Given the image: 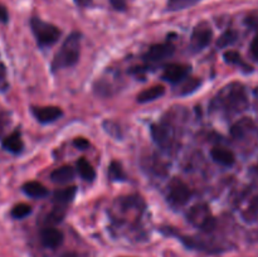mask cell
Returning a JSON list of instances; mask_svg holds the SVG:
<instances>
[{
	"instance_id": "ba28073f",
	"label": "cell",
	"mask_w": 258,
	"mask_h": 257,
	"mask_svg": "<svg viewBox=\"0 0 258 257\" xmlns=\"http://www.w3.org/2000/svg\"><path fill=\"white\" fill-rule=\"evenodd\" d=\"M33 115L40 123H50L58 120L63 112L59 107L55 106H45V107H33Z\"/></svg>"
},
{
	"instance_id": "3957f363",
	"label": "cell",
	"mask_w": 258,
	"mask_h": 257,
	"mask_svg": "<svg viewBox=\"0 0 258 257\" xmlns=\"http://www.w3.org/2000/svg\"><path fill=\"white\" fill-rule=\"evenodd\" d=\"M30 27H32L37 43L40 47H48V45L54 44L60 37V30L55 25L49 24L39 18H33L30 20Z\"/></svg>"
},
{
	"instance_id": "ac0fdd59",
	"label": "cell",
	"mask_w": 258,
	"mask_h": 257,
	"mask_svg": "<svg viewBox=\"0 0 258 257\" xmlns=\"http://www.w3.org/2000/svg\"><path fill=\"white\" fill-rule=\"evenodd\" d=\"M76 191H77V188H76V186H68V188L59 189V190H57L54 193L53 199H54V202H57L58 204H66L75 198Z\"/></svg>"
},
{
	"instance_id": "cb8c5ba5",
	"label": "cell",
	"mask_w": 258,
	"mask_h": 257,
	"mask_svg": "<svg viewBox=\"0 0 258 257\" xmlns=\"http://www.w3.org/2000/svg\"><path fill=\"white\" fill-rule=\"evenodd\" d=\"M30 212H32V207L28 206L25 203H19L17 206L13 207L12 209V217L15 219H22L25 218L27 216H29Z\"/></svg>"
},
{
	"instance_id": "9a60e30c",
	"label": "cell",
	"mask_w": 258,
	"mask_h": 257,
	"mask_svg": "<svg viewBox=\"0 0 258 257\" xmlns=\"http://www.w3.org/2000/svg\"><path fill=\"white\" fill-rule=\"evenodd\" d=\"M164 93H165V88L163 86H153V87L148 88V90H144L143 92L139 93L138 102H151V101H155L158 98H160Z\"/></svg>"
},
{
	"instance_id": "7c38bea8",
	"label": "cell",
	"mask_w": 258,
	"mask_h": 257,
	"mask_svg": "<svg viewBox=\"0 0 258 257\" xmlns=\"http://www.w3.org/2000/svg\"><path fill=\"white\" fill-rule=\"evenodd\" d=\"M212 159L223 166H232L236 161L234 154L226 148H213L211 151Z\"/></svg>"
},
{
	"instance_id": "5b68a950",
	"label": "cell",
	"mask_w": 258,
	"mask_h": 257,
	"mask_svg": "<svg viewBox=\"0 0 258 257\" xmlns=\"http://www.w3.org/2000/svg\"><path fill=\"white\" fill-rule=\"evenodd\" d=\"M188 219L190 223L199 227V228L204 229V231H212L214 228V226H216V221L211 216L209 208L203 203L197 204V206H194L190 209V212L188 214Z\"/></svg>"
},
{
	"instance_id": "7402d4cb",
	"label": "cell",
	"mask_w": 258,
	"mask_h": 257,
	"mask_svg": "<svg viewBox=\"0 0 258 257\" xmlns=\"http://www.w3.org/2000/svg\"><path fill=\"white\" fill-rule=\"evenodd\" d=\"M108 176L112 180H125L126 175L122 170V166L117 161H112L108 166Z\"/></svg>"
},
{
	"instance_id": "52a82bcc",
	"label": "cell",
	"mask_w": 258,
	"mask_h": 257,
	"mask_svg": "<svg viewBox=\"0 0 258 257\" xmlns=\"http://www.w3.org/2000/svg\"><path fill=\"white\" fill-rule=\"evenodd\" d=\"M190 72V67L186 65H179V63H171L166 66L163 73V80L170 83H179L186 77Z\"/></svg>"
},
{
	"instance_id": "1f68e13d",
	"label": "cell",
	"mask_w": 258,
	"mask_h": 257,
	"mask_svg": "<svg viewBox=\"0 0 258 257\" xmlns=\"http://www.w3.org/2000/svg\"><path fill=\"white\" fill-rule=\"evenodd\" d=\"M76 4L80 5V7H88V5L92 3V0H75Z\"/></svg>"
},
{
	"instance_id": "9c48e42d",
	"label": "cell",
	"mask_w": 258,
	"mask_h": 257,
	"mask_svg": "<svg viewBox=\"0 0 258 257\" xmlns=\"http://www.w3.org/2000/svg\"><path fill=\"white\" fill-rule=\"evenodd\" d=\"M151 136H153L154 141L164 149L169 148L173 143V134H171L170 127L166 125L156 123V125L151 126Z\"/></svg>"
},
{
	"instance_id": "484cf974",
	"label": "cell",
	"mask_w": 258,
	"mask_h": 257,
	"mask_svg": "<svg viewBox=\"0 0 258 257\" xmlns=\"http://www.w3.org/2000/svg\"><path fill=\"white\" fill-rule=\"evenodd\" d=\"M243 217L246 221H254V219L258 218V196H256L252 199L248 208L244 212Z\"/></svg>"
},
{
	"instance_id": "4fadbf2b",
	"label": "cell",
	"mask_w": 258,
	"mask_h": 257,
	"mask_svg": "<svg viewBox=\"0 0 258 257\" xmlns=\"http://www.w3.org/2000/svg\"><path fill=\"white\" fill-rule=\"evenodd\" d=\"M73 178H75V170L68 165L60 166V168L55 169L50 174L52 181H54L57 184H67L70 181H72Z\"/></svg>"
},
{
	"instance_id": "f1b7e54d",
	"label": "cell",
	"mask_w": 258,
	"mask_h": 257,
	"mask_svg": "<svg viewBox=\"0 0 258 257\" xmlns=\"http://www.w3.org/2000/svg\"><path fill=\"white\" fill-rule=\"evenodd\" d=\"M116 10H123L126 8V0H110Z\"/></svg>"
},
{
	"instance_id": "6da1fadb",
	"label": "cell",
	"mask_w": 258,
	"mask_h": 257,
	"mask_svg": "<svg viewBox=\"0 0 258 257\" xmlns=\"http://www.w3.org/2000/svg\"><path fill=\"white\" fill-rule=\"evenodd\" d=\"M214 106L224 111L227 115L243 112L248 107V98L244 86L237 82L226 86L214 100Z\"/></svg>"
},
{
	"instance_id": "4316f807",
	"label": "cell",
	"mask_w": 258,
	"mask_h": 257,
	"mask_svg": "<svg viewBox=\"0 0 258 257\" xmlns=\"http://www.w3.org/2000/svg\"><path fill=\"white\" fill-rule=\"evenodd\" d=\"M251 53H252V55H253L254 59L258 60V33L251 43Z\"/></svg>"
},
{
	"instance_id": "7a4b0ae2",
	"label": "cell",
	"mask_w": 258,
	"mask_h": 257,
	"mask_svg": "<svg viewBox=\"0 0 258 257\" xmlns=\"http://www.w3.org/2000/svg\"><path fill=\"white\" fill-rule=\"evenodd\" d=\"M81 53V34L80 33H72L66 38L60 49L54 55L52 62L53 71L62 70V68L71 67L76 65L80 58Z\"/></svg>"
},
{
	"instance_id": "5bb4252c",
	"label": "cell",
	"mask_w": 258,
	"mask_h": 257,
	"mask_svg": "<svg viewBox=\"0 0 258 257\" xmlns=\"http://www.w3.org/2000/svg\"><path fill=\"white\" fill-rule=\"evenodd\" d=\"M253 130V122L251 118L244 117L242 120L237 121L231 128V134L234 139H243L248 133Z\"/></svg>"
},
{
	"instance_id": "4dcf8cb0",
	"label": "cell",
	"mask_w": 258,
	"mask_h": 257,
	"mask_svg": "<svg viewBox=\"0 0 258 257\" xmlns=\"http://www.w3.org/2000/svg\"><path fill=\"white\" fill-rule=\"evenodd\" d=\"M247 24L251 25L252 28H258V18H254V17H251L247 19Z\"/></svg>"
},
{
	"instance_id": "d6986e66",
	"label": "cell",
	"mask_w": 258,
	"mask_h": 257,
	"mask_svg": "<svg viewBox=\"0 0 258 257\" xmlns=\"http://www.w3.org/2000/svg\"><path fill=\"white\" fill-rule=\"evenodd\" d=\"M77 169H78V173H80V175L82 176L85 180L92 181L93 179H95V176H96L95 169L92 168V165H91V164L88 163L86 159L81 158L80 160L77 161Z\"/></svg>"
},
{
	"instance_id": "f546056e",
	"label": "cell",
	"mask_w": 258,
	"mask_h": 257,
	"mask_svg": "<svg viewBox=\"0 0 258 257\" xmlns=\"http://www.w3.org/2000/svg\"><path fill=\"white\" fill-rule=\"evenodd\" d=\"M8 20H9V14H8L7 8L3 4H0V22L7 23Z\"/></svg>"
},
{
	"instance_id": "277c9868",
	"label": "cell",
	"mask_w": 258,
	"mask_h": 257,
	"mask_svg": "<svg viewBox=\"0 0 258 257\" xmlns=\"http://www.w3.org/2000/svg\"><path fill=\"white\" fill-rule=\"evenodd\" d=\"M191 197L190 189L183 180L178 178L171 179L168 185V202L173 207H181L186 204Z\"/></svg>"
},
{
	"instance_id": "44dd1931",
	"label": "cell",
	"mask_w": 258,
	"mask_h": 257,
	"mask_svg": "<svg viewBox=\"0 0 258 257\" xmlns=\"http://www.w3.org/2000/svg\"><path fill=\"white\" fill-rule=\"evenodd\" d=\"M198 2H201V0H168V9L171 12L186 9V8L196 5Z\"/></svg>"
},
{
	"instance_id": "30bf717a",
	"label": "cell",
	"mask_w": 258,
	"mask_h": 257,
	"mask_svg": "<svg viewBox=\"0 0 258 257\" xmlns=\"http://www.w3.org/2000/svg\"><path fill=\"white\" fill-rule=\"evenodd\" d=\"M173 52L174 47L171 44H169V43L151 45L150 49L145 54V59L149 60V62H159V60L165 59L169 55L173 54Z\"/></svg>"
},
{
	"instance_id": "2e32d148",
	"label": "cell",
	"mask_w": 258,
	"mask_h": 257,
	"mask_svg": "<svg viewBox=\"0 0 258 257\" xmlns=\"http://www.w3.org/2000/svg\"><path fill=\"white\" fill-rule=\"evenodd\" d=\"M23 191L32 198H44L48 194V189L39 181H28L23 185Z\"/></svg>"
},
{
	"instance_id": "603a6c76",
	"label": "cell",
	"mask_w": 258,
	"mask_h": 257,
	"mask_svg": "<svg viewBox=\"0 0 258 257\" xmlns=\"http://www.w3.org/2000/svg\"><path fill=\"white\" fill-rule=\"evenodd\" d=\"M236 40H237V33L234 32V30H227V32H224L223 34L218 38V40H217V45H218L219 48H226L228 47V45L233 44Z\"/></svg>"
},
{
	"instance_id": "d6a6232c",
	"label": "cell",
	"mask_w": 258,
	"mask_h": 257,
	"mask_svg": "<svg viewBox=\"0 0 258 257\" xmlns=\"http://www.w3.org/2000/svg\"><path fill=\"white\" fill-rule=\"evenodd\" d=\"M62 257H78V256H76L75 253H64Z\"/></svg>"
},
{
	"instance_id": "83f0119b",
	"label": "cell",
	"mask_w": 258,
	"mask_h": 257,
	"mask_svg": "<svg viewBox=\"0 0 258 257\" xmlns=\"http://www.w3.org/2000/svg\"><path fill=\"white\" fill-rule=\"evenodd\" d=\"M73 144H75V146H77L78 149H81V150H85V149H87L88 145H90V143L83 138H77Z\"/></svg>"
},
{
	"instance_id": "e0dca14e",
	"label": "cell",
	"mask_w": 258,
	"mask_h": 257,
	"mask_svg": "<svg viewBox=\"0 0 258 257\" xmlns=\"http://www.w3.org/2000/svg\"><path fill=\"white\" fill-rule=\"evenodd\" d=\"M3 146L5 150L10 151V153L18 154L23 150V140L20 138L19 133H13L9 136L4 139L3 141Z\"/></svg>"
},
{
	"instance_id": "836d02e7",
	"label": "cell",
	"mask_w": 258,
	"mask_h": 257,
	"mask_svg": "<svg viewBox=\"0 0 258 257\" xmlns=\"http://www.w3.org/2000/svg\"><path fill=\"white\" fill-rule=\"evenodd\" d=\"M257 170H258V168H257Z\"/></svg>"
},
{
	"instance_id": "8992f818",
	"label": "cell",
	"mask_w": 258,
	"mask_h": 257,
	"mask_svg": "<svg viewBox=\"0 0 258 257\" xmlns=\"http://www.w3.org/2000/svg\"><path fill=\"white\" fill-rule=\"evenodd\" d=\"M212 38H213L212 28L209 27L207 23H199V24L194 28L193 34H191V49L196 50V52L204 49V48H206L207 45H209V43L212 42Z\"/></svg>"
},
{
	"instance_id": "d4e9b609",
	"label": "cell",
	"mask_w": 258,
	"mask_h": 257,
	"mask_svg": "<svg viewBox=\"0 0 258 257\" xmlns=\"http://www.w3.org/2000/svg\"><path fill=\"white\" fill-rule=\"evenodd\" d=\"M202 81L199 78L193 77V78H188V80L184 82V85L181 86L180 88V95H189V93H193L197 88L201 86Z\"/></svg>"
},
{
	"instance_id": "ffe728a7",
	"label": "cell",
	"mask_w": 258,
	"mask_h": 257,
	"mask_svg": "<svg viewBox=\"0 0 258 257\" xmlns=\"http://www.w3.org/2000/svg\"><path fill=\"white\" fill-rule=\"evenodd\" d=\"M224 60L228 63H231V65L239 66V67L243 68L246 72H252L251 66H248L246 62H243L241 54L237 52H234V50H228V52L224 53Z\"/></svg>"
},
{
	"instance_id": "8fae6325",
	"label": "cell",
	"mask_w": 258,
	"mask_h": 257,
	"mask_svg": "<svg viewBox=\"0 0 258 257\" xmlns=\"http://www.w3.org/2000/svg\"><path fill=\"white\" fill-rule=\"evenodd\" d=\"M63 233L57 228H53V227H48L44 228L40 233V239H42V243L44 244L48 248H57L60 244L63 243Z\"/></svg>"
}]
</instances>
